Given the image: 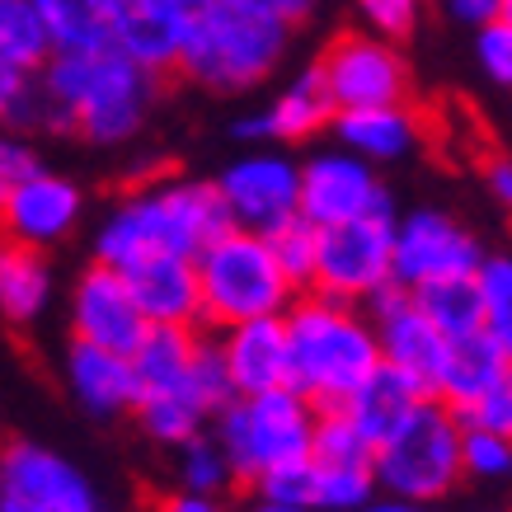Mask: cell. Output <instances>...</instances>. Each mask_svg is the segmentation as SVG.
I'll return each instance as SVG.
<instances>
[{"mask_svg": "<svg viewBox=\"0 0 512 512\" xmlns=\"http://www.w3.org/2000/svg\"><path fill=\"white\" fill-rule=\"evenodd\" d=\"M231 226L212 179H160L132 188L94 231V264L132 268L151 254H184L198 259Z\"/></svg>", "mask_w": 512, "mask_h": 512, "instance_id": "cell-1", "label": "cell"}, {"mask_svg": "<svg viewBox=\"0 0 512 512\" xmlns=\"http://www.w3.org/2000/svg\"><path fill=\"white\" fill-rule=\"evenodd\" d=\"M47 99L57 104L66 132L94 146H123L146 127L160 99V76L127 62L118 47L99 52H52L38 71Z\"/></svg>", "mask_w": 512, "mask_h": 512, "instance_id": "cell-2", "label": "cell"}, {"mask_svg": "<svg viewBox=\"0 0 512 512\" xmlns=\"http://www.w3.org/2000/svg\"><path fill=\"white\" fill-rule=\"evenodd\" d=\"M282 325L292 348V390H301L315 409H339L381 367L376 329L353 301L301 292L282 311Z\"/></svg>", "mask_w": 512, "mask_h": 512, "instance_id": "cell-3", "label": "cell"}, {"mask_svg": "<svg viewBox=\"0 0 512 512\" xmlns=\"http://www.w3.org/2000/svg\"><path fill=\"white\" fill-rule=\"evenodd\" d=\"M292 33L296 29H287L282 19L259 15L240 0H212L193 19L174 71L212 94H249L287 62Z\"/></svg>", "mask_w": 512, "mask_h": 512, "instance_id": "cell-4", "label": "cell"}, {"mask_svg": "<svg viewBox=\"0 0 512 512\" xmlns=\"http://www.w3.org/2000/svg\"><path fill=\"white\" fill-rule=\"evenodd\" d=\"M315 419H320V409L301 390L282 386L264 390V395H235L231 404H221L212 414L207 433L226 456L235 489H254L264 475L311 456Z\"/></svg>", "mask_w": 512, "mask_h": 512, "instance_id": "cell-5", "label": "cell"}, {"mask_svg": "<svg viewBox=\"0 0 512 512\" xmlns=\"http://www.w3.org/2000/svg\"><path fill=\"white\" fill-rule=\"evenodd\" d=\"M193 268H198L202 296L198 329L207 334L231 329L240 320H259V315H282L301 296L273 259L268 235L240 231V226H226L212 245H202Z\"/></svg>", "mask_w": 512, "mask_h": 512, "instance_id": "cell-6", "label": "cell"}, {"mask_svg": "<svg viewBox=\"0 0 512 512\" xmlns=\"http://www.w3.org/2000/svg\"><path fill=\"white\" fill-rule=\"evenodd\" d=\"M461 428L437 395H423L395 428L372 447L376 494L404 498L414 508H433L466 480L461 475Z\"/></svg>", "mask_w": 512, "mask_h": 512, "instance_id": "cell-7", "label": "cell"}, {"mask_svg": "<svg viewBox=\"0 0 512 512\" xmlns=\"http://www.w3.org/2000/svg\"><path fill=\"white\" fill-rule=\"evenodd\" d=\"M395 207L372 212V217H353L339 226L315 231V273L311 292L334 296V301H353L367 306L381 287H390V249H395Z\"/></svg>", "mask_w": 512, "mask_h": 512, "instance_id": "cell-8", "label": "cell"}, {"mask_svg": "<svg viewBox=\"0 0 512 512\" xmlns=\"http://www.w3.org/2000/svg\"><path fill=\"white\" fill-rule=\"evenodd\" d=\"M484 259V240L442 207H414L395 217V249H390V278L404 292H419L433 282L475 278Z\"/></svg>", "mask_w": 512, "mask_h": 512, "instance_id": "cell-9", "label": "cell"}, {"mask_svg": "<svg viewBox=\"0 0 512 512\" xmlns=\"http://www.w3.org/2000/svg\"><path fill=\"white\" fill-rule=\"evenodd\" d=\"M325 80L334 113L343 109H372V104H404L414 90L409 62H404L400 43H386L367 29H348L320 52L315 62Z\"/></svg>", "mask_w": 512, "mask_h": 512, "instance_id": "cell-10", "label": "cell"}, {"mask_svg": "<svg viewBox=\"0 0 512 512\" xmlns=\"http://www.w3.org/2000/svg\"><path fill=\"white\" fill-rule=\"evenodd\" d=\"M221 207L231 226L254 235H273L278 226L296 217V188H301V165L287 151L254 146L245 156H235L226 170L212 179Z\"/></svg>", "mask_w": 512, "mask_h": 512, "instance_id": "cell-11", "label": "cell"}, {"mask_svg": "<svg viewBox=\"0 0 512 512\" xmlns=\"http://www.w3.org/2000/svg\"><path fill=\"white\" fill-rule=\"evenodd\" d=\"M99 508L94 484L76 461L43 442L0 447V512H90Z\"/></svg>", "mask_w": 512, "mask_h": 512, "instance_id": "cell-12", "label": "cell"}, {"mask_svg": "<svg viewBox=\"0 0 512 512\" xmlns=\"http://www.w3.org/2000/svg\"><path fill=\"white\" fill-rule=\"evenodd\" d=\"M390 207L395 202H390L376 165L357 160L353 151L329 146V151H315V156L301 160L296 217L311 221L315 231L353 221V217H372V212H390Z\"/></svg>", "mask_w": 512, "mask_h": 512, "instance_id": "cell-13", "label": "cell"}, {"mask_svg": "<svg viewBox=\"0 0 512 512\" xmlns=\"http://www.w3.org/2000/svg\"><path fill=\"white\" fill-rule=\"evenodd\" d=\"M367 320L376 329V348H381V362L395 367L400 376H409L423 395H433L437 381H442V367H447V348L451 339L419 311V301L404 292V287H381V292L362 306Z\"/></svg>", "mask_w": 512, "mask_h": 512, "instance_id": "cell-14", "label": "cell"}, {"mask_svg": "<svg viewBox=\"0 0 512 512\" xmlns=\"http://www.w3.org/2000/svg\"><path fill=\"white\" fill-rule=\"evenodd\" d=\"M80 217H85V193H80L76 179L38 165L0 202V235L33 249H52L76 231Z\"/></svg>", "mask_w": 512, "mask_h": 512, "instance_id": "cell-15", "label": "cell"}, {"mask_svg": "<svg viewBox=\"0 0 512 512\" xmlns=\"http://www.w3.org/2000/svg\"><path fill=\"white\" fill-rule=\"evenodd\" d=\"M141 334H146V315L127 278L109 264H90L71 287V339L127 357Z\"/></svg>", "mask_w": 512, "mask_h": 512, "instance_id": "cell-16", "label": "cell"}, {"mask_svg": "<svg viewBox=\"0 0 512 512\" xmlns=\"http://www.w3.org/2000/svg\"><path fill=\"white\" fill-rule=\"evenodd\" d=\"M212 343L226 367L231 395H264V390L292 386V348H287L282 315H259V320L217 329Z\"/></svg>", "mask_w": 512, "mask_h": 512, "instance_id": "cell-17", "label": "cell"}, {"mask_svg": "<svg viewBox=\"0 0 512 512\" xmlns=\"http://www.w3.org/2000/svg\"><path fill=\"white\" fill-rule=\"evenodd\" d=\"M207 329L198 325H146L141 343L127 353L132 362V381H137V400H160V395H179L207 409L198 395V353ZM212 419V414H207Z\"/></svg>", "mask_w": 512, "mask_h": 512, "instance_id": "cell-18", "label": "cell"}, {"mask_svg": "<svg viewBox=\"0 0 512 512\" xmlns=\"http://www.w3.org/2000/svg\"><path fill=\"white\" fill-rule=\"evenodd\" d=\"M193 15L179 0H118L113 10V43L127 62H137L151 76H170L188 43Z\"/></svg>", "mask_w": 512, "mask_h": 512, "instance_id": "cell-19", "label": "cell"}, {"mask_svg": "<svg viewBox=\"0 0 512 512\" xmlns=\"http://www.w3.org/2000/svg\"><path fill=\"white\" fill-rule=\"evenodd\" d=\"M334 141L353 151L367 165H395L409 160L428 141V118L409 99L404 104H372V109H343L334 113Z\"/></svg>", "mask_w": 512, "mask_h": 512, "instance_id": "cell-20", "label": "cell"}, {"mask_svg": "<svg viewBox=\"0 0 512 512\" xmlns=\"http://www.w3.org/2000/svg\"><path fill=\"white\" fill-rule=\"evenodd\" d=\"M62 376H66L71 400H76L90 419H123V414H132V404H137L132 362H127L123 353H109V348L71 339Z\"/></svg>", "mask_w": 512, "mask_h": 512, "instance_id": "cell-21", "label": "cell"}, {"mask_svg": "<svg viewBox=\"0 0 512 512\" xmlns=\"http://www.w3.org/2000/svg\"><path fill=\"white\" fill-rule=\"evenodd\" d=\"M123 278L137 296L146 325H198L202 320L198 268L184 254H151V259L123 268Z\"/></svg>", "mask_w": 512, "mask_h": 512, "instance_id": "cell-22", "label": "cell"}, {"mask_svg": "<svg viewBox=\"0 0 512 512\" xmlns=\"http://www.w3.org/2000/svg\"><path fill=\"white\" fill-rule=\"evenodd\" d=\"M264 113V127H268V141H311L320 132H329L334 123V99H329L325 80L315 71V62L306 71H296Z\"/></svg>", "mask_w": 512, "mask_h": 512, "instance_id": "cell-23", "label": "cell"}, {"mask_svg": "<svg viewBox=\"0 0 512 512\" xmlns=\"http://www.w3.org/2000/svg\"><path fill=\"white\" fill-rule=\"evenodd\" d=\"M52 301V264L43 249L0 235V315L10 325H33Z\"/></svg>", "mask_w": 512, "mask_h": 512, "instance_id": "cell-24", "label": "cell"}, {"mask_svg": "<svg viewBox=\"0 0 512 512\" xmlns=\"http://www.w3.org/2000/svg\"><path fill=\"white\" fill-rule=\"evenodd\" d=\"M419 400H423V390L414 386L409 376H400L395 367H386V362H381V367H376V372L367 376V381H362V386H357L353 395L339 404V409L357 423V433L376 447V442H381V437H386L390 428H395V423H400Z\"/></svg>", "mask_w": 512, "mask_h": 512, "instance_id": "cell-25", "label": "cell"}, {"mask_svg": "<svg viewBox=\"0 0 512 512\" xmlns=\"http://www.w3.org/2000/svg\"><path fill=\"white\" fill-rule=\"evenodd\" d=\"M508 357L498 353L484 334H470V339H451L447 348V367H442V381H437V400L447 404L456 419H466L470 409L480 404V395L494 386V376L503 372Z\"/></svg>", "mask_w": 512, "mask_h": 512, "instance_id": "cell-26", "label": "cell"}, {"mask_svg": "<svg viewBox=\"0 0 512 512\" xmlns=\"http://www.w3.org/2000/svg\"><path fill=\"white\" fill-rule=\"evenodd\" d=\"M52 52H99L113 43L118 0H33Z\"/></svg>", "mask_w": 512, "mask_h": 512, "instance_id": "cell-27", "label": "cell"}, {"mask_svg": "<svg viewBox=\"0 0 512 512\" xmlns=\"http://www.w3.org/2000/svg\"><path fill=\"white\" fill-rule=\"evenodd\" d=\"M480 292V334L512 362V249H484L475 268Z\"/></svg>", "mask_w": 512, "mask_h": 512, "instance_id": "cell-28", "label": "cell"}, {"mask_svg": "<svg viewBox=\"0 0 512 512\" xmlns=\"http://www.w3.org/2000/svg\"><path fill=\"white\" fill-rule=\"evenodd\" d=\"M409 296L419 301V311L428 315L447 339L480 334V292H475V278L433 282V287H419V292H409Z\"/></svg>", "mask_w": 512, "mask_h": 512, "instance_id": "cell-29", "label": "cell"}, {"mask_svg": "<svg viewBox=\"0 0 512 512\" xmlns=\"http://www.w3.org/2000/svg\"><path fill=\"white\" fill-rule=\"evenodd\" d=\"M47 57H52V43L33 0H0V62L43 71Z\"/></svg>", "mask_w": 512, "mask_h": 512, "instance_id": "cell-30", "label": "cell"}, {"mask_svg": "<svg viewBox=\"0 0 512 512\" xmlns=\"http://www.w3.org/2000/svg\"><path fill=\"white\" fill-rule=\"evenodd\" d=\"M179 451V461H174V484L179 489H193V494H231L235 489V475L226 466V456L221 447L212 442V433H198L193 442H184Z\"/></svg>", "mask_w": 512, "mask_h": 512, "instance_id": "cell-31", "label": "cell"}, {"mask_svg": "<svg viewBox=\"0 0 512 512\" xmlns=\"http://www.w3.org/2000/svg\"><path fill=\"white\" fill-rule=\"evenodd\" d=\"M461 475L466 480H484V484L512 480V437L466 423L461 428Z\"/></svg>", "mask_w": 512, "mask_h": 512, "instance_id": "cell-32", "label": "cell"}, {"mask_svg": "<svg viewBox=\"0 0 512 512\" xmlns=\"http://www.w3.org/2000/svg\"><path fill=\"white\" fill-rule=\"evenodd\" d=\"M268 245H273V259L278 268L292 278L296 292H311V273H315V226L311 221L292 217L287 226L268 235Z\"/></svg>", "mask_w": 512, "mask_h": 512, "instance_id": "cell-33", "label": "cell"}, {"mask_svg": "<svg viewBox=\"0 0 512 512\" xmlns=\"http://www.w3.org/2000/svg\"><path fill=\"white\" fill-rule=\"evenodd\" d=\"M357 15H362L367 33L386 38V43H404L419 29L423 0H357Z\"/></svg>", "mask_w": 512, "mask_h": 512, "instance_id": "cell-34", "label": "cell"}, {"mask_svg": "<svg viewBox=\"0 0 512 512\" xmlns=\"http://www.w3.org/2000/svg\"><path fill=\"white\" fill-rule=\"evenodd\" d=\"M475 57H480L484 76L494 80L498 90H512V19H489L480 24V38H475Z\"/></svg>", "mask_w": 512, "mask_h": 512, "instance_id": "cell-35", "label": "cell"}, {"mask_svg": "<svg viewBox=\"0 0 512 512\" xmlns=\"http://www.w3.org/2000/svg\"><path fill=\"white\" fill-rule=\"evenodd\" d=\"M461 423H475V428L512 437V362H503V372L494 376V386L484 390L480 404H475Z\"/></svg>", "mask_w": 512, "mask_h": 512, "instance_id": "cell-36", "label": "cell"}, {"mask_svg": "<svg viewBox=\"0 0 512 512\" xmlns=\"http://www.w3.org/2000/svg\"><path fill=\"white\" fill-rule=\"evenodd\" d=\"M249 494L268 498V503H296V508H311V461H296V466L273 470V475H264Z\"/></svg>", "mask_w": 512, "mask_h": 512, "instance_id": "cell-37", "label": "cell"}, {"mask_svg": "<svg viewBox=\"0 0 512 512\" xmlns=\"http://www.w3.org/2000/svg\"><path fill=\"white\" fill-rule=\"evenodd\" d=\"M33 170H38V151L29 146V137H24V132H10V127H0V184L10 188Z\"/></svg>", "mask_w": 512, "mask_h": 512, "instance_id": "cell-38", "label": "cell"}, {"mask_svg": "<svg viewBox=\"0 0 512 512\" xmlns=\"http://www.w3.org/2000/svg\"><path fill=\"white\" fill-rule=\"evenodd\" d=\"M33 76H38V71L0 62V127L15 123V113L24 109V99H29V90H33Z\"/></svg>", "mask_w": 512, "mask_h": 512, "instance_id": "cell-39", "label": "cell"}, {"mask_svg": "<svg viewBox=\"0 0 512 512\" xmlns=\"http://www.w3.org/2000/svg\"><path fill=\"white\" fill-rule=\"evenodd\" d=\"M156 512H231L221 494H193V489H179L174 484L170 494L156 498Z\"/></svg>", "mask_w": 512, "mask_h": 512, "instance_id": "cell-40", "label": "cell"}, {"mask_svg": "<svg viewBox=\"0 0 512 512\" xmlns=\"http://www.w3.org/2000/svg\"><path fill=\"white\" fill-rule=\"evenodd\" d=\"M240 5L259 10V15H273V19H282L287 29H296V24H306V19L315 15L320 0H240Z\"/></svg>", "mask_w": 512, "mask_h": 512, "instance_id": "cell-41", "label": "cell"}, {"mask_svg": "<svg viewBox=\"0 0 512 512\" xmlns=\"http://www.w3.org/2000/svg\"><path fill=\"white\" fill-rule=\"evenodd\" d=\"M484 184H489V193H494L498 207H508L512 212V160L508 156H494L489 165H484Z\"/></svg>", "mask_w": 512, "mask_h": 512, "instance_id": "cell-42", "label": "cell"}, {"mask_svg": "<svg viewBox=\"0 0 512 512\" xmlns=\"http://www.w3.org/2000/svg\"><path fill=\"white\" fill-rule=\"evenodd\" d=\"M447 5H451V15L461 19V24H470V29H480V24L503 15V0H447Z\"/></svg>", "mask_w": 512, "mask_h": 512, "instance_id": "cell-43", "label": "cell"}, {"mask_svg": "<svg viewBox=\"0 0 512 512\" xmlns=\"http://www.w3.org/2000/svg\"><path fill=\"white\" fill-rule=\"evenodd\" d=\"M245 512H315V508H296V503H268V498H249Z\"/></svg>", "mask_w": 512, "mask_h": 512, "instance_id": "cell-44", "label": "cell"}, {"mask_svg": "<svg viewBox=\"0 0 512 512\" xmlns=\"http://www.w3.org/2000/svg\"><path fill=\"white\" fill-rule=\"evenodd\" d=\"M179 5H184V10H188V15H193V19H198V15H202V10H207V5H212V0H179Z\"/></svg>", "mask_w": 512, "mask_h": 512, "instance_id": "cell-45", "label": "cell"}, {"mask_svg": "<svg viewBox=\"0 0 512 512\" xmlns=\"http://www.w3.org/2000/svg\"><path fill=\"white\" fill-rule=\"evenodd\" d=\"M503 19H512V0H503Z\"/></svg>", "mask_w": 512, "mask_h": 512, "instance_id": "cell-46", "label": "cell"}, {"mask_svg": "<svg viewBox=\"0 0 512 512\" xmlns=\"http://www.w3.org/2000/svg\"><path fill=\"white\" fill-rule=\"evenodd\" d=\"M423 512H433V508H423Z\"/></svg>", "mask_w": 512, "mask_h": 512, "instance_id": "cell-47", "label": "cell"}, {"mask_svg": "<svg viewBox=\"0 0 512 512\" xmlns=\"http://www.w3.org/2000/svg\"><path fill=\"white\" fill-rule=\"evenodd\" d=\"M90 512H99V508H90Z\"/></svg>", "mask_w": 512, "mask_h": 512, "instance_id": "cell-48", "label": "cell"}]
</instances>
